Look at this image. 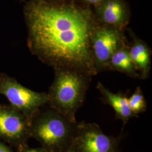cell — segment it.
<instances>
[{
	"instance_id": "1",
	"label": "cell",
	"mask_w": 152,
	"mask_h": 152,
	"mask_svg": "<svg viewBox=\"0 0 152 152\" xmlns=\"http://www.w3.org/2000/svg\"><path fill=\"white\" fill-rule=\"evenodd\" d=\"M23 14L31 53L54 70L96 75L91 38L98 24L90 6L72 0H29Z\"/></svg>"
},
{
	"instance_id": "2",
	"label": "cell",
	"mask_w": 152,
	"mask_h": 152,
	"mask_svg": "<svg viewBox=\"0 0 152 152\" xmlns=\"http://www.w3.org/2000/svg\"><path fill=\"white\" fill-rule=\"evenodd\" d=\"M54 82L48 94L53 108L72 122L83 103L92 76L70 69L55 70Z\"/></svg>"
},
{
	"instance_id": "3",
	"label": "cell",
	"mask_w": 152,
	"mask_h": 152,
	"mask_svg": "<svg viewBox=\"0 0 152 152\" xmlns=\"http://www.w3.org/2000/svg\"><path fill=\"white\" fill-rule=\"evenodd\" d=\"M77 127V122L54 109L41 115L31 130L48 152H64L74 141Z\"/></svg>"
},
{
	"instance_id": "4",
	"label": "cell",
	"mask_w": 152,
	"mask_h": 152,
	"mask_svg": "<svg viewBox=\"0 0 152 152\" xmlns=\"http://www.w3.org/2000/svg\"><path fill=\"white\" fill-rule=\"evenodd\" d=\"M0 94L4 95L14 108L26 116L34 114L49 101L47 94L32 91L2 73H0Z\"/></svg>"
},
{
	"instance_id": "5",
	"label": "cell",
	"mask_w": 152,
	"mask_h": 152,
	"mask_svg": "<svg viewBox=\"0 0 152 152\" xmlns=\"http://www.w3.org/2000/svg\"><path fill=\"white\" fill-rule=\"evenodd\" d=\"M126 44L123 31L98 24L91 38L92 55L98 73L108 69V63L112 56Z\"/></svg>"
},
{
	"instance_id": "6",
	"label": "cell",
	"mask_w": 152,
	"mask_h": 152,
	"mask_svg": "<svg viewBox=\"0 0 152 152\" xmlns=\"http://www.w3.org/2000/svg\"><path fill=\"white\" fill-rule=\"evenodd\" d=\"M74 144L77 152H120L118 140L105 134L95 123L77 124Z\"/></svg>"
},
{
	"instance_id": "7",
	"label": "cell",
	"mask_w": 152,
	"mask_h": 152,
	"mask_svg": "<svg viewBox=\"0 0 152 152\" xmlns=\"http://www.w3.org/2000/svg\"><path fill=\"white\" fill-rule=\"evenodd\" d=\"M94 9L98 22L102 24L123 31L130 20V10L125 0H104Z\"/></svg>"
},
{
	"instance_id": "8",
	"label": "cell",
	"mask_w": 152,
	"mask_h": 152,
	"mask_svg": "<svg viewBox=\"0 0 152 152\" xmlns=\"http://www.w3.org/2000/svg\"><path fill=\"white\" fill-rule=\"evenodd\" d=\"M29 125L22 114L15 109L0 105V135L18 140L27 134Z\"/></svg>"
},
{
	"instance_id": "9",
	"label": "cell",
	"mask_w": 152,
	"mask_h": 152,
	"mask_svg": "<svg viewBox=\"0 0 152 152\" xmlns=\"http://www.w3.org/2000/svg\"><path fill=\"white\" fill-rule=\"evenodd\" d=\"M132 61L140 77L146 79L149 75L151 66V50L144 41L135 37L129 46Z\"/></svg>"
},
{
	"instance_id": "10",
	"label": "cell",
	"mask_w": 152,
	"mask_h": 152,
	"mask_svg": "<svg viewBox=\"0 0 152 152\" xmlns=\"http://www.w3.org/2000/svg\"><path fill=\"white\" fill-rule=\"evenodd\" d=\"M97 88L102 94L105 102L114 109L117 118L126 123L131 118L137 116L131 111L128 103V99L125 95L122 94L111 92L100 82L98 83Z\"/></svg>"
},
{
	"instance_id": "11",
	"label": "cell",
	"mask_w": 152,
	"mask_h": 152,
	"mask_svg": "<svg viewBox=\"0 0 152 152\" xmlns=\"http://www.w3.org/2000/svg\"><path fill=\"white\" fill-rule=\"evenodd\" d=\"M108 69L125 73L133 78H137L140 75L131 58L129 46L126 44L115 51L109 60Z\"/></svg>"
},
{
	"instance_id": "12",
	"label": "cell",
	"mask_w": 152,
	"mask_h": 152,
	"mask_svg": "<svg viewBox=\"0 0 152 152\" xmlns=\"http://www.w3.org/2000/svg\"><path fill=\"white\" fill-rule=\"evenodd\" d=\"M128 103L131 111L134 114L137 115L145 111L147 103L140 87L136 88L132 96L128 99Z\"/></svg>"
},
{
	"instance_id": "13",
	"label": "cell",
	"mask_w": 152,
	"mask_h": 152,
	"mask_svg": "<svg viewBox=\"0 0 152 152\" xmlns=\"http://www.w3.org/2000/svg\"><path fill=\"white\" fill-rule=\"evenodd\" d=\"M76 2L78 1V3L81 4L82 5H84L90 6L92 5L95 6L99 4V3L102 2L104 0H75Z\"/></svg>"
},
{
	"instance_id": "14",
	"label": "cell",
	"mask_w": 152,
	"mask_h": 152,
	"mask_svg": "<svg viewBox=\"0 0 152 152\" xmlns=\"http://www.w3.org/2000/svg\"><path fill=\"white\" fill-rule=\"evenodd\" d=\"M26 152H48L46 149H38V148H33L28 149Z\"/></svg>"
},
{
	"instance_id": "15",
	"label": "cell",
	"mask_w": 152,
	"mask_h": 152,
	"mask_svg": "<svg viewBox=\"0 0 152 152\" xmlns=\"http://www.w3.org/2000/svg\"><path fill=\"white\" fill-rule=\"evenodd\" d=\"M0 152H11L6 147L0 144Z\"/></svg>"
},
{
	"instance_id": "16",
	"label": "cell",
	"mask_w": 152,
	"mask_h": 152,
	"mask_svg": "<svg viewBox=\"0 0 152 152\" xmlns=\"http://www.w3.org/2000/svg\"><path fill=\"white\" fill-rule=\"evenodd\" d=\"M54 1H57V2H68V1H70L72 0H53Z\"/></svg>"
}]
</instances>
